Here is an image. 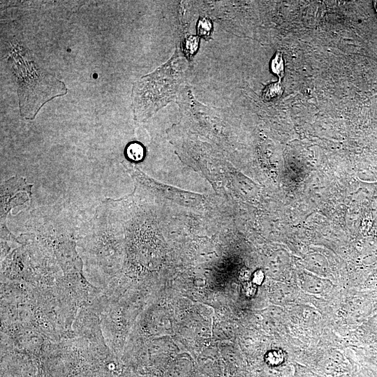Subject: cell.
<instances>
[{
  "label": "cell",
  "instance_id": "8992f818",
  "mask_svg": "<svg viewBox=\"0 0 377 377\" xmlns=\"http://www.w3.org/2000/svg\"><path fill=\"white\" fill-rule=\"evenodd\" d=\"M125 151L127 158L135 161H140L144 157V148L138 142L130 143Z\"/></svg>",
  "mask_w": 377,
  "mask_h": 377
},
{
  "label": "cell",
  "instance_id": "3957f363",
  "mask_svg": "<svg viewBox=\"0 0 377 377\" xmlns=\"http://www.w3.org/2000/svg\"><path fill=\"white\" fill-rule=\"evenodd\" d=\"M32 185L22 177H14L1 186V226L6 228V218L10 209L24 204L31 196Z\"/></svg>",
  "mask_w": 377,
  "mask_h": 377
},
{
  "label": "cell",
  "instance_id": "277c9868",
  "mask_svg": "<svg viewBox=\"0 0 377 377\" xmlns=\"http://www.w3.org/2000/svg\"><path fill=\"white\" fill-rule=\"evenodd\" d=\"M283 88L280 82H272L263 91L262 97L265 101H275L283 94Z\"/></svg>",
  "mask_w": 377,
  "mask_h": 377
},
{
  "label": "cell",
  "instance_id": "30bf717a",
  "mask_svg": "<svg viewBox=\"0 0 377 377\" xmlns=\"http://www.w3.org/2000/svg\"><path fill=\"white\" fill-rule=\"evenodd\" d=\"M366 329L369 335L377 339V313L368 320Z\"/></svg>",
  "mask_w": 377,
  "mask_h": 377
},
{
  "label": "cell",
  "instance_id": "7c38bea8",
  "mask_svg": "<svg viewBox=\"0 0 377 377\" xmlns=\"http://www.w3.org/2000/svg\"><path fill=\"white\" fill-rule=\"evenodd\" d=\"M263 273L261 271H258L254 273L252 282L256 285H260L263 281Z\"/></svg>",
  "mask_w": 377,
  "mask_h": 377
},
{
  "label": "cell",
  "instance_id": "6da1fadb",
  "mask_svg": "<svg viewBox=\"0 0 377 377\" xmlns=\"http://www.w3.org/2000/svg\"><path fill=\"white\" fill-rule=\"evenodd\" d=\"M180 53L176 49L166 63L133 84L131 97L135 121L146 120L176 97L188 69L187 61Z\"/></svg>",
  "mask_w": 377,
  "mask_h": 377
},
{
  "label": "cell",
  "instance_id": "5b68a950",
  "mask_svg": "<svg viewBox=\"0 0 377 377\" xmlns=\"http://www.w3.org/2000/svg\"><path fill=\"white\" fill-rule=\"evenodd\" d=\"M270 68L272 73L279 77V80L284 76L285 65L281 52L277 51L272 57L270 63Z\"/></svg>",
  "mask_w": 377,
  "mask_h": 377
},
{
  "label": "cell",
  "instance_id": "9c48e42d",
  "mask_svg": "<svg viewBox=\"0 0 377 377\" xmlns=\"http://www.w3.org/2000/svg\"><path fill=\"white\" fill-rule=\"evenodd\" d=\"M198 45V38L193 36H190L184 43L183 50L188 56H192L196 52Z\"/></svg>",
  "mask_w": 377,
  "mask_h": 377
},
{
  "label": "cell",
  "instance_id": "ba28073f",
  "mask_svg": "<svg viewBox=\"0 0 377 377\" xmlns=\"http://www.w3.org/2000/svg\"><path fill=\"white\" fill-rule=\"evenodd\" d=\"M266 362L271 366H279L285 360L284 353L281 350H269L265 355Z\"/></svg>",
  "mask_w": 377,
  "mask_h": 377
},
{
  "label": "cell",
  "instance_id": "8fae6325",
  "mask_svg": "<svg viewBox=\"0 0 377 377\" xmlns=\"http://www.w3.org/2000/svg\"><path fill=\"white\" fill-rule=\"evenodd\" d=\"M244 295L248 297H252L257 291V286L253 282H246L243 287Z\"/></svg>",
  "mask_w": 377,
  "mask_h": 377
},
{
  "label": "cell",
  "instance_id": "52a82bcc",
  "mask_svg": "<svg viewBox=\"0 0 377 377\" xmlns=\"http://www.w3.org/2000/svg\"><path fill=\"white\" fill-rule=\"evenodd\" d=\"M197 32L199 36L209 40L212 33V24L207 18H200L197 24Z\"/></svg>",
  "mask_w": 377,
  "mask_h": 377
},
{
  "label": "cell",
  "instance_id": "7a4b0ae2",
  "mask_svg": "<svg viewBox=\"0 0 377 377\" xmlns=\"http://www.w3.org/2000/svg\"><path fill=\"white\" fill-rule=\"evenodd\" d=\"M8 60L17 78L20 112L24 119H34L45 103L66 94L65 84L40 67L24 48L14 46Z\"/></svg>",
  "mask_w": 377,
  "mask_h": 377
}]
</instances>
